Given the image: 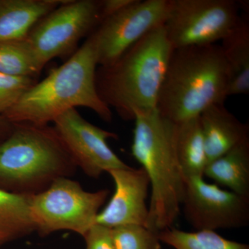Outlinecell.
Segmentation results:
<instances>
[{"mask_svg": "<svg viewBox=\"0 0 249 249\" xmlns=\"http://www.w3.org/2000/svg\"><path fill=\"white\" fill-rule=\"evenodd\" d=\"M83 237L85 249H114L109 228L94 224Z\"/></svg>", "mask_w": 249, "mask_h": 249, "instance_id": "obj_23", "label": "cell"}, {"mask_svg": "<svg viewBox=\"0 0 249 249\" xmlns=\"http://www.w3.org/2000/svg\"><path fill=\"white\" fill-rule=\"evenodd\" d=\"M114 249H161L158 232L137 224L111 229Z\"/></svg>", "mask_w": 249, "mask_h": 249, "instance_id": "obj_21", "label": "cell"}, {"mask_svg": "<svg viewBox=\"0 0 249 249\" xmlns=\"http://www.w3.org/2000/svg\"><path fill=\"white\" fill-rule=\"evenodd\" d=\"M76 163L53 126L14 124L0 143V188L34 196L55 180L70 178Z\"/></svg>", "mask_w": 249, "mask_h": 249, "instance_id": "obj_5", "label": "cell"}, {"mask_svg": "<svg viewBox=\"0 0 249 249\" xmlns=\"http://www.w3.org/2000/svg\"><path fill=\"white\" fill-rule=\"evenodd\" d=\"M134 0H101L103 21L125 6H128Z\"/></svg>", "mask_w": 249, "mask_h": 249, "instance_id": "obj_24", "label": "cell"}, {"mask_svg": "<svg viewBox=\"0 0 249 249\" xmlns=\"http://www.w3.org/2000/svg\"><path fill=\"white\" fill-rule=\"evenodd\" d=\"M66 0H0V41L27 38L36 23Z\"/></svg>", "mask_w": 249, "mask_h": 249, "instance_id": "obj_14", "label": "cell"}, {"mask_svg": "<svg viewBox=\"0 0 249 249\" xmlns=\"http://www.w3.org/2000/svg\"><path fill=\"white\" fill-rule=\"evenodd\" d=\"M9 237L7 236L4 235V234L1 233L0 232V247L1 245H4V244L6 243V242H10Z\"/></svg>", "mask_w": 249, "mask_h": 249, "instance_id": "obj_26", "label": "cell"}, {"mask_svg": "<svg viewBox=\"0 0 249 249\" xmlns=\"http://www.w3.org/2000/svg\"><path fill=\"white\" fill-rule=\"evenodd\" d=\"M181 207L187 222L196 231H215L249 224V197L207 183L204 177L186 179Z\"/></svg>", "mask_w": 249, "mask_h": 249, "instance_id": "obj_10", "label": "cell"}, {"mask_svg": "<svg viewBox=\"0 0 249 249\" xmlns=\"http://www.w3.org/2000/svg\"><path fill=\"white\" fill-rule=\"evenodd\" d=\"M115 191L106 207L100 211L96 224L113 229L137 224L147 227L149 209L147 205L150 180L142 168H127L108 172Z\"/></svg>", "mask_w": 249, "mask_h": 249, "instance_id": "obj_12", "label": "cell"}, {"mask_svg": "<svg viewBox=\"0 0 249 249\" xmlns=\"http://www.w3.org/2000/svg\"><path fill=\"white\" fill-rule=\"evenodd\" d=\"M53 128L83 173L97 178L111 170L127 168L107 143L118 135L85 120L76 108L70 109L53 121Z\"/></svg>", "mask_w": 249, "mask_h": 249, "instance_id": "obj_11", "label": "cell"}, {"mask_svg": "<svg viewBox=\"0 0 249 249\" xmlns=\"http://www.w3.org/2000/svg\"><path fill=\"white\" fill-rule=\"evenodd\" d=\"M97 65L96 49L89 36L63 65L37 82L3 116L13 124L48 125L67 111L84 107L111 122V109L96 91Z\"/></svg>", "mask_w": 249, "mask_h": 249, "instance_id": "obj_1", "label": "cell"}, {"mask_svg": "<svg viewBox=\"0 0 249 249\" xmlns=\"http://www.w3.org/2000/svg\"><path fill=\"white\" fill-rule=\"evenodd\" d=\"M172 51L163 25L153 29L117 61L96 69L98 96L124 121H134L135 111L157 109Z\"/></svg>", "mask_w": 249, "mask_h": 249, "instance_id": "obj_4", "label": "cell"}, {"mask_svg": "<svg viewBox=\"0 0 249 249\" xmlns=\"http://www.w3.org/2000/svg\"><path fill=\"white\" fill-rule=\"evenodd\" d=\"M42 69L27 39L0 41V73L36 78Z\"/></svg>", "mask_w": 249, "mask_h": 249, "instance_id": "obj_19", "label": "cell"}, {"mask_svg": "<svg viewBox=\"0 0 249 249\" xmlns=\"http://www.w3.org/2000/svg\"><path fill=\"white\" fill-rule=\"evenodd\" d=\"M134 114L132 155L146 173L151 188L147 228L160 233L178 219L186 190L176 152L177 124L157 109Z\"/></svg>", "mask_w": 249, "mask_h": 249, "instance_id": "obj_2", "label": "cell"}, {"mask_svg": "<svg viewBox=\"0 0 249 249\" xmlns=\"http://www.w3.org/2000/svg\"><path fill=\"white\" fill-rule=\"evenodd\" d=\"M37 82L33 77L12 76L0 73V115L14 106Z\"/></svg>", "mask_w": 249, "mask_h": 249, "instance_id": "obj_22", "label": "cell"}, {"mask_svg": "<svg viewBox=\"0 0 249 249\" xmlns=\"http://www.w3.org/2000/svg\"><path fill=\"white\" fill-rule=\"evenodd\" d=\"M231 75L220 46L173 49L159 93L157 110L175 124L224 104Z\"/></svg>", "mask_w": 249, "mask_h": 249, "instance_id": "obj_3", "label": "cell"}, {"mask_svg": "<svg viewBox=\"0 0 249 249\" xmlns=\"http://www.w3.org/2000/svg\"><path fill=\"white\" fill-rule=\"evenodd\" d=\"M14 129V124L10 122L3 115H0V143L11 135Z\"/></svg>", "mask_w": 249, "mask_h": 249, "instance_id": "obj_25", "label": "cell"}, {"mask_svg": "<svg viewBox=\"0 0 249 249\" xmlns=\"http://www.w3.org/2000/svg\"><path fill=\"white\" fill-rule=\"evenodd\" d=\"M235 0H170L164 27L173 49L214 45L240 17Z\"/></svg>", "mask_w": 249, "mask_h": 249, "instance_id": "obj_8", "label": "cell"}, {"mask_svg": "<svg viewBox=\"0 0 249 249\" xmlns=\"http://www.w3.org/2000/svg\"><path fill=\"white\" fill-rule=\"evenodd\" d=\"M176 152L185 178L204 177L208 165L199 116L177 124Z\"/></svg>", "mask_w": 249, "mask_h": 249, "instance_id": "obj_17", "label": "cell"}, {"mask_svg": "<svg viewBox=\"0 0 249 249\" xmlns=\"http://www.w3.org/2000/svg\"><path fill=\"white\" fill-rule=\"evenodd\" d=\"M199 119L208 163L249 139L248 124L241 122L224 104L210 106Z\"/></svg>", "mask_w": 249, "mask_h": 249, "instance_id": "obj_13", "label": "cell"}, {"mask_svg": "<svg viewBox=\"0 0 249 249\" xmlns=\"http://www.w3.org/2000/svg\"><path fill=\"white\" fill-rule=\"evenodd\" d=\"M204 175L217 186L249 197V139L208 163Z\"/></svg>", "mask_w": 249, "mask_h": 249, "instance_id": "obj_16", "label": "cell"}, {"mask_svg": "<svg viewBox=\"0 0 249 249\" xmlns=\"http://www.w3.org/2000/svg\"><path fill=\"white\" fill-rule=\"evenodd\" d=\"M220 47L230 71L228 96L249 92V18L240 16Z\"/></svg>", "mask_w": 249, "mask_h": 249, "instance_id": "obj_15", "label": "cell"}, {"mask_svg": "<svg viewBox=\"0 0 249 249\" xmlns=\"http://www.w3.org/2000/svg\"><path fill=\"white\" fill-rule=\"evenodd\" d=\"M169 8L170 0H134L105 19L89 36L98 65L114 63L142 37L163 25Z\"/></svg>", "mask_w": 249, "mask_h": 249, "instance_id": "obj_9", "label": "cell"}, {"mask_svg": "<svg viewBox=\"0 0 249 249\" xmlns=\"http://www.w3.org/2000/svg\"><path fill=\"white\" fill-rule=\"evenodd\" d=\"M159 237L175 249H249L247 244L228 240L213 231L186 232L169 228L160 232Z\"/></svg>", "mask_w": 249, "mask_h": 249, "instance_id": "obj_20", "label": "cell"}, {"mask_svg": "<svg viewBox=\"0 0 249 249\" xmlns=\"http://www.w3.org/2000/svg\"><path fill=\"white\" fill-rule=\"evenodd\" d=\"M102 21L101 0H66L36 23L26 39L44 67L54 58L71 56Z\"/></svg>", "mask_w": 249, "mask_h": 249, "instance_id": "obj_7", "label": "cell"}, {"mask_svg": "<svg viewBox=\"0 0 249 249\" xmlns=\"http://www.w3.org/2000/svg\"><path fill=\"white\" fill-rule=\"evenodd\" d=\"M109 192L108 189L87 191L70 178H58L31 198V217L36 232L45 237L69 231L83 237L96 224Z\"/></svg>", "mask_w": 249, "mask_h": 249, "instance_id": "obj_6", "label": "cell"}, {"mask_svg": "<svg viewBox=\"0 0 249 249\" xmlns=\"http://www.w3.org/2000/svg\"><path fill=\"white\" fill-rule=\"evenodd\" d=\"M32 196L0 188V232L11 241L36 231L31 213Z\"/></svg>", "mask_w": 249, "mask_h": 249, "instance_id": "obj_18", "label": "cell"}]
</instances>
